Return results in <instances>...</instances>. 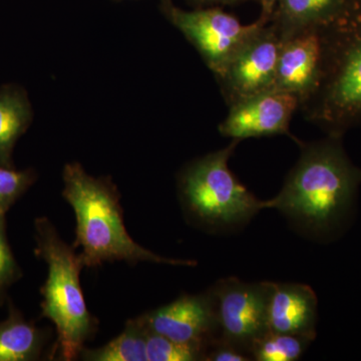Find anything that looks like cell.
I'll list each match as a JSON object with an SVG mask.
<instances>
[{
  "mask_svg": "<svg viewBox=\"0 0 361 361\" xmlns=\"http://www.w3.org/2000/svg\"><path fill=\"white\" fill-rule=\"evenodd\" d=\"M312 341V339L305 336L268 331L252 346V360L257 361L298 360Z\"/></svg>",
  "mask_w": 361,
  "mask_h": 361,
  "instance_id": "e0dca14e",
  "label": "cell"
},
{
  "mask_svg": "<svg viewBox=\"0 0 361 361\" xmlns=\"http://www.w3.org/2000/svg\"><path fill=\"white\" fill-rule=\"evenodd\" d=\"M37 248L47 262L49 274L42 288V316L56 325L58 339L52 356L70 361L80 356L85 341L96 332L97 322L90 314L80 286L85 267L75 247L61 240L47 219L37 222Z\"/></svg>",
  "mask_w": 361,
  "mask_h": 361,
  "instance_id": "277c9868",
  "label": "cell"
},
{
  "mask_svg": "<svg viewBox=\"0 0 361 361\" xmlns=\"http://www.w3.org/2000/svg\"><path fill=\"white\" fill-rule=\"evenodd\" d=\"M299 106L298 97L288 92L258 94L229 106L219 130L224 137L238 141L264 135H291L289 125Z\"/></svg>",
  "mask_w": 361,
  "mask_h": 361,
  "instance_id": "30bf717a",
  "label": "cell"
},
{
  "mask_svg": "<svg viewBox=\"0 0 361 361\" xmlns=\"http://www.w3.org/2000/svg\"><path fill=\"white\" fill-rule=\"evenodd\" d=\"M282 42L276 27L268 23L215 73L228 106L274 90Z\"/></svg>",
  "mask_w": 361,
  "mask_h": 361,
  "instance_id": "52a82bcc",
  "label": "cell"
},
{
  "mask_svg": "<svg viewBox=\"0 0 361 361\" xmlns=\"http://www.w3.org/2000/svg\"><path fill=\"white\" fill-rule=\"evenodd\" d=\"M318 28L322 47L319 78L299 110L327 135L343 137L361 125V0H344Z\"/></svg>",
  "mask_w": 361,
  "mask_h": 361,
  "instance_id": "7a4b0ae2",
  "label": "cell"
},
{
  "mask_svg": "<svg viewBox=\"0 0 361 361\" xmlns=\"http://www.w3.org/2000/svg\"><path fill=\"white\" fill-rule=\"evenodd\" d=\"M341 139L327 135L322 141L300 142V158L280 193L266 201V209H277L315 234L338 229L361 185V169L348 158Z\"/></svg>",
  "mask_w": 361,
  "mask_h": 361,
  "instance_id": "6da1fadb",
  "label": "cell"
},
{
  "mask_svg": "<svg viewBox=\"0 0 361 361\" xmlns=\"http://www.w3.org/2000/svg\"><path fill=\"white\" fill-rule=\"evenodd\" d=\"M30 118V104L21 92L11 89L0 92V166L8 167L14 144Z\"/></svg>",
  "mask_w": 361,
  "mask_h": 361,
  "instance_id": "9a60e30c",
  "label": "cell"
},
{
  "mask_svg": "<svg viewBox=\"0 0 361 361\" xmlns=\"http://www.w3.org/2000/svg\"><path fill=\"white\" fill-rule=\"evenodd\" d=\"M317 297L307 285L269 282L268 330L314 341Z\"/></svg>",
  "mask_w": 361,
  "mask_h": 361,
  "instance_id": "7c38bea8",
  "label": "cell"
},
{
  "mask_svg": "<svg viewBox=\"0 0 361 361\" xmlns=\"http://www.w3.org/2000/svg\"><path fill=\"white\" fill-rule=\"evenodd\" d=\"M198 6H219V4H235L239 2L247 1V0H192Z\"/></svg>",
  "mask_w": 361,
  "mask_h": 361,
  "instance_id": "603a6c76",
  "label": "cell"
},
{
  "mask_svg": "<svg viewBox=\"0 0 361 361\" xmlns=\"http://www.w3.org/2000/svg\"><path fill=\"white\" fill-rule=\"evenodd\" d=\"M4 215L0 212V289L13 281L16 274V261L7 245L4 233Z\"/></svg>",
  "mask_w": 361,
  "mask_h": 361,
  "instance_id": "44dd1931",
  "label": "cell"
},
{
  "mask_svg": "<svg viewBox=\"0 0 361 361\" xmlns=\"http://www.w3.org/2000/svg\"><path fill=\"white\" fill-rule=\"evenodd\" d=\"M239 142L232 140L226 148L197 159L180 173L183 207L206 227H235L266 209V201L258 200L229 169L228 161Z\"/></svg>",
  "mask_w": 361,
  "mask_h": 361,
  "instance_id": "5b68a950",
  "label": "cell"
},
{
  "mask_svg": "<svg viewBox=\"0 0 361 361\" xmlns=\"http://www.w3.org/2000/svg\"><path fill=\"white\" fill-rule=\"evenodd\" d=\"M63 178V196L77 220L73 247H82L85 267L115 261L196 265L192 260L161 257L134 241L123 224L120 195L111 180L92 177L78 163L66 165Z\"/></svg>",
  "mask_w": 361,
  "mask_h": 361,
  "instance_id": "3957f363",
  "label": "cell"
},
{
  "mask_svg": "<svg viewBox=\"0 0 361 361\" xmlns=\"http://www.w3.org/2000/svg\"><path fill=\"white\" fill-rule=\"evenodd\" d=\"M146 355L147 361H196L204 360L205 353L194 346L171 341L148 329Z\"/></svg>",
  "mask_w": 361,
  "mask_h": 361,
  "instance_id": "ac0fdd59",
  "label": "cell"
},
{
  "mask_svg": "<svg viewBox=\"0 0 361 361\" xmlns=\"http://www.w3.org/2000/svg\"><path fill=\"white\" fill-rule=\"evenodd\" d=\"M147 332L142 316L130 319L120 336L102 348L82 349L80 356L89 361H147Z\"/></svg>",
  "mask_w": 361,
  "mask_h": 361,
  "instance_id": "5bb4252c",
  "label": "cell"
},
{
  "mask_svg": "<svg viewBox=\"0 0 361 361\" xmlns=\"http://www.w3.org/2000/svg\"><path fill=\"white\" fill-rule=\"evenodd\" d=\"M142 318L152 331L171 341L201 349L205 353L208 346L219 337L212 291L183 295L174 302L149 311Z\"/></svg>",
  "mask_w": 361,
  "mask_h": 361,
  "instance_id": "9c48e42d",
  "label": "cell"
},
{
  "mask_svg": "<svg viewBox=\"0 0 361 361\" xmlns=\"http://www.w3.org/2000/svg\"><path fill=\"white\" fill-rule=\"evenodd\" d=\"M161 8L168 20L194 45L214 75L259 28L269 23L259 18L250 25H242L234 16L218 7L187 11L175 6L172 0H161Z\"/></svg>",
  "mask_w": 361,
  "mask_h": 361,
  "instance_id": "8992f818",
  "label": "cell"
},
{
  "mask_svg": "<svg viewBox=\"0 0 361 361\" xmlns=\"http://www.w3.org/2000/svg\"><path fill=\"white\" fill-rule=\"evenodd\" d=\"M42 346L39 330L21 318L13 316L0 324V361L35 360Z\"/></svg>",
  "mask_w": 361,
  "mask_h": 361,
  "instance_id": "2e32d148",
  "label": "cell"
},
{
  "mask_svg": "<svg viewBox=\"0 0 361 361\" xmlns=\"http://www.w3.org/2000/svg\"><path fill=\"white\" fill-rule=\"evenodd\" d=\"M252 357L246 351L233 345L224 339L216 338L208 346L204 360L209 361H248Z\"/></svg>",
  "mask_w": 361,
  "mask_h": 361,
  "instance_id": "ffe728a7",
  "label": "cell"
},
{
  "mask_svg": "<svg viewBox=\"0 0 361 361\" xmlns=\"http://www.w3.org/2000/svg\"><path fill=\"white\" fill-rule=\"evenodd\" d=\"M343 2L344 0H277L269 23L285 39L305 28L326 23Z\"/></svg>",
  "mask_w": 361,
  "mask_h": 361,
  "instance_id": "4fadbf2b",
  "label": "cell"
},
{
  "mask_svg": "<svg viewBox=\"0 0 361 361\" xmlns=\"http://www.w3.org/2000/svg\"><path fill=\"white\" fill-rule=\"evenodd\" d=\"M261 6L260 18H265L266 20L270 21L271 16L276 6L277 0H258Z\"/></svg>",
  "mask_w": 361,
  "mask_h": 361,
  "instance_id": "7402d4cb",
  "label": "cell"
},
{
  "mask_svg": "<svg viewBox=\"0 0 361 361\" xmlns=\"http://www.w3.org/2000/svg\"><path fill=\"white\" fill-rule=\"evenodd\" d=\"M32 178L30 173L16 172L0 167V212L6 213L13 202L30 186Z\"/></svg>",
  "mask_w": 361,
  "mask_h": 361,
  "instance_id": "d6986e66",
  "label": "cell"
},
{
  "mask_svg": "<svg viewBox=\"0 0 361 361\" xmlns=\"http://www.w3.org/2000/svg\"><path fill=\"white\" fill-rule=\"evenodd\" d=\"M322 56L318 25L305 28L283 39L273 92L294 94L302 103L317 85Z\"/></svg>",
  "mask_w": 361,
  "mask_h": 361,
  "instance_id": "8fae6325",
  "label": "cell"
},
{
  "mask_svg": "<svg viewBox=\"0 0 361 361\" xmlns=\"http://www.w3.org/2000/svg\"><path fill=\"white\" fill-rule=\"evenodd\" d=\"M211 291L215 299L220 338L251 355L255 341L269 331V282L246 283L231 277L221 280Z\"/></svg>",
  "mask_w": 361,
  "mask_h": 361,
  "instance_id": "ba28073f",
  "label": "cell"
}]
</instances>
